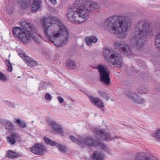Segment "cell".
I'll use <instances>...</instances> for the list:
<instances>
[{"mask_svg": "<svg viewBox=\"0 0 160 160\" xmlns=\"http://www.w3.org/2000/svg\"><path fill=\"white\" fill-rule=\"evenodd\" d=\"M0 78L2 81H6L7 80L6 77L2 74V72H1V74H0Z\"/></svg>", "mask_w": 160, "mask_h": 160, "instance_id": "cell-34", "label": "cell"}, {"mask_svg": "<svg viewBox=\"0 0 160 160\" xmlns=\"http://www.w3.org/2000/svg\"><path fill=\"white\" fill-rule=\"evenodd\" d=\"M92 158L95 160H102L104 159L105 155L102 152L96 151L93 152Z\"/></svg>", "mask_w": 160, "mask_h": 160, "instance_id": "cell-20", "label": "cell"}, {"mask_svg": "<svg viewBox=\"0 0 160 160\" xmlns=\"http://www.w3.org/2000/svg\"><path fill=\"white\" fill-rule=\"evenodd\" d=\"M31 151L37 155H42L45 152L46 148L42 144H37L32 148Z\"/></svg>", "mask_w": 160, "mask_h": 160, "instance_id": "cell-14", "label": "cell"}, {"mask_svg": "<svg viewBox=\"0 0 160 160\" xmlns=\"http://www.w3.org/2000/svg\"><path fill=\"white\" fill-rule=\"evenodd\" d=\"M104 25L109 32L114 34L121 35L126 33L130 29L132 22L126 17L115 16L107 19Z\"/></svg>", "mask_w": 160, "mask_h": 160, "instance_id": "cell-3", "label": "cell"}, {"mask_svg": "<svg viewBox=\"0 0 160 160\" xmlns=\"http://www.w3.org/2000/svg\"><path fill=\"white\" fill-rule=\"evenodd\" d=\"M155 45L157 49L160 51V32L158 33L155 38Z\"/></svg>", "mask_w": 160, "mask_h": 160, "instance_id": "cell-24", "label": "cell"}, {"mask_svg": "<svg viewBox=\"0 0 160 160\" xmlns=\"http://www.w3.org/2000/svg\"><path fill=\"white\" fill-rule=\"evenodd\" d=\"M74 7L81 8L89 12H94L99 10L98 3L89 0H76L73 3Z\"/></svg>", "mask_w": 160, "mask_h": 160, "instance_id": "cell-6", "label": "cell"}, {"mask_svg": "<svg viewBox=\"0 0 160 160\" xmlns=\"http://www.w3.org/2000/svg\"><path fill=\"white\" fill-rule=\"evenodd\" d=\"M48 124L51 126L54 131H56L57 132H62V127H61L60 125H59L53 121H50V120H48Z\"/></svg>", "mask_w": 160, "mask_h": 160, "instance_id": "cell-16", "label": "cell"}, {"mask_svg": "<svg viewBox=\"0 0 160 160\" xmlns=\"http://www.w3.org/2000/svg\"><path fill=\"white\" fill-rule=\"evenodd\" d=\"M50 2L53 5H56L57 3V0H50Z\"/></svg>", "mask_w": 160, "mask_h": 160, "instance_id": "cell-39", "label": "cell"}, {"mask_svg": "<svg viewBox=\"0 0 160 160\" xmlns=\"http://www.w3.org/2000/svg\"><path fill=\"white\" fill-rule=\"evenodd\" d=\"M16 122L17 124L21 127V128H25L26 126V124L25 122H23V121L19 119H15Z\"/></svg>", "mask_w": 160, "mask_h": 160, "instance_id": "cell-26", "label": "cell"}, {"mask_svg": "<svg viewBox=\"0 0 160 160\" xmlns=\"http://www.w3.org/2000/svg\"><path fill=\"white\" fill-rule=\"evenodd\" d=\"M43 26L47 36L55 46L60 48L66 44L69 38L68 30L58 19L53 17L46 18Z\"/></svg>", "mask_w": 160, "mask_h": 160, "instance_id": "cell-1", "label": "cell"}, {"mask_svg": "<svg viewBox=\"0 0 160 160\" xmlns=\"http://www.w3.org/2000/svg\"><path fill=\"white\" fill-rule=\"evenodd\" d=\"M99 94H100L101 96H102L103 97H104L105 99H107V100L108 99V96L107 94H106L105 92H99Z\"/></svg>", "mask_w": 160, "mask_h": 160, "instance_id": "cell-33", "label": "cell"}, {"mask_svg": "<svg viewBox=\"0 0 160 160\" xmlns=\"http://www.w3.org/2000/svg\"><path fill=\"white\" fill-rule=\"evenodd\" d=\"M18 55L29 67H34L38 65V62H37L28 56L23 54H19Z\"/></svg>", "mask_w": 160, "mask_h": 160, "instance_id": "cell-13", "label": "cell"}, {"mask_svg": "<svg viewBox=\"0 0 160 160\" xmlns=\"http://www.w3.org/2000/svg\"><path fill=\"white\" fill-rule=\"evenodd\" d=\"M45 98L47 100H50L51 99V96L49 93H46L45 95Z\"/></svg>", "mask_w": 160, "mask_h": 160, "instance_id": "cell-36", "label": "cell"}, {"mask_svg": "<svg viewBox=\"0 0 160 160\" xmlns=\"http://www.w3.org/2000/svg\"><path fill=\"white\" fill-rule=\"evenodd\" d=\"M1 123L4 127L8 130H11L13 128V125L12 124V122H10L9 121L2 119L1 120Z\"/></svg>", "mask_w": 160, "mask_h": 160, "instance_id": "cell-22", "label": "cell"}, {"mask_svg": "<svg viewBox=\"0 0 160 160\" xmlns=\"http://www.w3.org/2000/svg\"><path fill=\"white\" fill-rule=\"evenodd\" d=\"M103 55L108 65L113 68H121L122 60L121 55L112 48H105L103 50Z\"/></svg>", "mask_w": 160, "mask_h": 160, "instance_id": "cell-5", "label": "cell"}, {"mask_svg": "<svg viewBox=\"0 0 160 160\" xmlns=\"http://www.w3.org/2000/svg\"><path fill=\"white\" fill-rule=\"evenodd\" d=\"M41 0H33L31 7V11L32 12H36L41 7Z\"/></svg>", "mask_w": 160, "mask_h": 160, "instance_id": "cell-17", "label": "cell"}, {"mask_svg": "<svg viewBox=\"0 0 160 160\" xmlns=\"http://www.w3.org/2000/svg\"><path fill=\"white\" fill-rule=\"evenodd\" d=\"M114 46L115 48L124 56H130L132 52L131 48L122 42H116L114 43Z\"/></svg>", "mask_w": 160, "mask_h": 160, "instance_id": "cell-8", "label": "cell"}, {"mask_svg": "<svg viewBox=\"0 0 160 160\" xmlns=\"http://www.w3.org/2000/svg\"><path fill=\"white\" fill-rule=\"evenodd\" d=\"M91 99L96 105L102 108L104 107V106L103 103L100 99L97 98H93V97H91Z\"/></svg>", "mask_w": 160, "mask_h": 160, "instance_id": "cell-23", "label": "cell"}, {"mask_svg": "<svg viewBox=\"0 0 160 160\" xmlns=\"http://www.w3.org/2000/svg\"><path fill=\"white\" fill-rule=\"evenodd\" d=\"M31 0H18V5L22 9H28L30 4Z\"/></svg>", "mask_w": 160, "mask_h": 160, "instance_id": "cell-19", "label": "cell"}, {"mask_svg": "<svg viewBox=\"0 0 160 160\" xmlns=\"http://www.w3.org/2000/svg\"><path fill=\"white\" fill-rule=\"evenodd\" d=\"M58 100L59 102L60 103H62L63 102V99L62 97H60V96H59L58 97Z\"/></svg>", "mask_w": 160, "mask_h": 160, "instance_id": "cell-38", "label": "cell"}, {"mask_svg": "<svg viewBox=\"0 0 160 160\" xmlns=\"http://www.w3.org/2000/svg\"><path fill=\"white\" fill-rule=\"evenodd\" d=\"M94 133L97 137L102 140L108 141L110 139V136L104 130L102 129H95L94 131Z\"/></svg>", "mask_w": 160, "mask_h": 160, "instance_id": "cell-12", "label": "cell"}, {"mask_svg": "<svg viewBox=\"0 0 160 160\" xmlns=\"http://www.w3.org/2000/svg\"><path fill=\"white\" fill-rule=\"evenodd\" d=\"M90 38L91 39L92 41V42H97L98 40H97V38H96V36H94V35H92V36H91Z\"/></svg>", "mask_w": 160, "mask_h": 160, "instance_id": "cell-35", "label": "cell"}, {"mask_svg": "<svg viewBox=\"0 0 160 160\" xmlns=\"http://www.w3.org/2000/svg\"><path fill=\"white\" fill-rule=\"evenodd\" d=\"M57 147L62 152H67V148L65 146L61 145V144H57Z\"/></svg>", "mask_w": 160, "mask_h": 160, "instance_id": "cell-27", "label": "cell"}, {"mask_svg": "<svg viewBox=\"0 0 160 160\" xmlns=\"http://www.w3.org/2000/svg\"><path fill=\"white\" fill-rule=\"evenodd\" d=\"M155 134H156V137L160 139V130H157L155 133Z\"/></svg>", "mask_w": 160, "mask_h": 160, "instance_id": "cell-37", "label": "cell"}, {"mask_svg": "<svg viewBox=\"0 0 160 160\" xmlns=\"http://www.w3.org/2000/svg\"><path fill=\"white\" fill-rule=\"evenodd\" d=\"M155 158L152 157L150 154L146 152H140L138 154L136 160H154Z\"/></svg>", "mask_w": 160, "mask_h": 160, "instance_id": "cell-15", "label": "cell"}, {"mask_svg": "<svg viewBox=\"0 0 160 160\" xmlns=\"http://www.w3.org/2000/svg\"><path fill=\"white\" fill-rule=\"evenodd\" d=\"M89 13L84 9L73 6L67 11V18L71 23L80 24L87 21L89 17Z\"/></svg>", "mask_w": 160, "mask_h": 160, "instance_id": "cell-4", "label": "cell"}, {"mask_svg": "<svg viewBox=\"0 0 160 160\" xmlns=\"http://www.w3.org/2000/svg\"><path fill=\"white\" fill-rule=\"evenodd\" d=\"M12 32L14 36L24 43H27L29 41L28 34L21 28L15 27L13 29Z\"/></svg>", "mask_w": 160, "mask_h": 160, "instance_id": "cell-7", "label": "cell"}, {"mask_svg": "<svg viewBox=\"0 0 160 160\" xmlns=\"http://www.w3.org/2000/svg\"><path fill=\"white\" fill-rule=\"evenodd\" d=\"M98 69L100 72V79L101 81L106 85H109L110 82V78L106 69L102 65L98 66Z\"/></svg>", "mask_w": 160, "mask_h": 160, "instance_id": "cell-10", "label": "cell"}, {"mask_svg": "<svg viewBox=\"0 0 160 160\" xmlns=\"http://www.w3.org/2000/svg\"><path fill=\"white\" fill-rule=\"evenodd\" d=\"M70 138H71V140H72L74 143H76V144H78V145H80V144H81V142H80L78 139H77L76 138H75L74 137L71 136L70 137Z\"/></svg>", "mask_w": 160, "mask_h": 160, "instance_id": "cell-32", "label": "cell"}, {"mask_svg": "<svg viewBox=\"0 0 160 160\" xmlns=\"http://www.w3.org/2000/svg\"><path fill=\"white\" fill-rule=\"evenodd\" d=\"M7 140L11 144L14 145L16 141L15 138L12 136H9L7 137Z\"/></svg>", "mask_w": 160, "mask_h": 160, "instance_id": "cell-31", "label": "cell"}, {"mask_svg": "<svg viewBox=\"0 0 160 160\" xmlns=\"http://www.w3.org/2000/svg\"><path fill=\"white\" fill-rule=\"evenodd\" d=\"M65 64H66V67L68 69H71V70L76 69V63L75 62L72 60H67L66 61V62H65Z\"/></svg>", "mask_w": 160, "mask_h": 160, "instance_id": "cell-21", "label": "cell"}, {"mask_svg": "<svg viewBox=\"0 0 160 160\" xmlns=\"http://www.w3.org/2000/svg\"><path fill=\"white\" fill-rule=\"evenodd\" d=\"M20 26L22 27L23 29L27 32L29 36L34 39L36 42H39V40L35 35V30L33 26L29 22L26 21H23L20 23Z\"/></svg>", "mask_w": 160, "mask_h": 160, "instance_id": "cell-9", "label": "cell"}, {"mask_svg": "<svg viewBox=\"0 0 160 160\" xmlns=\"http://www.w3.org/2000/svg\"><path fill=\"white\" fill-rule=\"evenodd\" d=\"M44 140L45 142L47 144L50 145V146H55L57 145V143H56V142H54V141H52V140H50V139L48 138H44Z\"/></svg>", "mask_w": 160, "mask_h": 160, "instance_id": "cell-25", "label": "cell"}, {"mask_svg": "<svg viewBox=\"0 0 160 160\" xmlns=\"http://www.w3.org/2000/svg\"><path fill=\"white\" fill-rule=\"evenodd\" d=\"M85 42H86L87 45L88 46H90L92 44V42L91 39L90 37H86V39H85Z\"/></svg>", "mask_w": 160, "mask_h": 160, "instance_id": "cell-30", "label": "cell"}, {"mask_svg": "<svg viewBox=\"0 0 160 160\" xmlns=\"http://www.w3.org/2000/svg\"><path fill=\"white\" fill-rule=\"evenodd\" d=\"M8 155L9 157L12 158H15L18 156V153L12 151H8Z\"/></svg>", "mask_w": 160, "mask_h": 160, "instance_id": "cell-28", "label": "cell"}, {"mask_svg": "<svg viewBox=\"0 0 160 160\" xmlns=\"http://www.w3.org/2000/svg\"><path fill=\"white\" fill-rule=\"evenodd\" d=\"M152 33L151 26L148 22L141 21L138 22L134 30L131 39L132 46L136 49H140Z\"/></svg>", "mask_w": 160, "mask_h": 160, "instance_id": "cell-2", "label": "cell"}, {"mask_svg": "<svg viewBox=\"0 0 160 160\" xmlns=\"http://www.w3.org/2000/svg\"><path fill=\"white\" fill-rule=\"evenodd\" d=\"M5 63L7 66V71L9 72H12V63L8 60H6L5 61Z\"/></svg>", "mask_w": 160, "mask_h": 160, "instance_id": "cell-29", "label": "cell"}, {"mask_svg": "<svg viewBox=\"0 0 160 160\" xmlns=\"http://www.w3.org/2000/svg\"><path fill=\"white\" fill-rule=\"evenodd\" d=\"M84 142L85 144L88 146H94V147H99L102 149H105V146L102 143H101L100 141H97L95 139H93L91 137H87L85 138L84 140Z\"/></svg>", "mask_w": 160, "mask_h": 160, "instance_id": "cell-11", "label": "cell"}, {"mask_svg": "<svg viewBox=\"0 0 160 160\" xmlns=\"http://www.w3.org/2000/svg\"><path fill=\"white\" fill-rule=\"evenodd\" d=\"M127 95L129 98H131V99L133 100L134 102L138 103H142L143 102V99L139 95H137L135 93L130 92Z\"/></svg>", "mask_w": 160, "mask_h": 160, "instance_id": "cell-18", "label": "cell"}]
</instances>
